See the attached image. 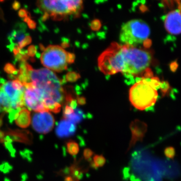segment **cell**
Here are the masks:
<instances>
[{"label":"cell","mask_w":181,"mask_h":181,"mask_svg":"<svg viewBox=\"0 0 181 181\" xmlns=\"http://www.w3.org/2000/svg\"><path fill=\"white\" fill-rule=\"evenodd\" d=\"M29 76L35 87L41 93L45 110L59 113L65 97L62 81L47 68L32 69L29 71Z\"/></svg>","instance_id":"obj_1"},{"label":"cell","mask_w":181,"mask_h":181,"mask_svg":"<svg viewBox=\"0 0 181 181\" xmlns=\"http://www.w3.org/2000/svg\"><path fill=\"white\" fill-rule=\"evenodd\" d=\"M123 68L122 73L128 78L138 79L153 77L152 71L149 68L153 60L152 54L145 48L122 45Z\"/></svg>","instance_id":"obj_2"},{"label":"cell","mask_w":181,"mask_h":181,"mask_svg":"<svg viewBox=\"0 0 181 181\" xmlns=\"http://www.w3.org/2000/svg\"><path fill=\"white\" fill-rule=\"evenodd\" d=\"M161 82L157 77L138 79L129 90V100L135 108L145 110L153 107L158 97Z\"/></svg>","instance_id":"obj_3"},{"label":"cell","mask_w":181,"mask_h":181,"mask_svg":"<svg viewBox=\"0 0 181 181\" xmlns=\"http://www.w3.org/2000/svg\"><path fill=\"white\" fill-rule=\"evenodd\" d=\"M37 5L54 20H61L70 16H77L83 8L82 1H39Z\"/></svg>","instance_id":"obj_4"},{"label":"cell","mask_w":181,"mask_h":181,"mask_svg":"<svg viewBox=\"0 0 181 181\" xmlns=\"http://www.w3.org/2000/svg\"><path fill=\"white\" fill-rule=\"evenodd\" d=\"M75 58L74 54L67 52L61 46L52 45L45 48L40 55L41 62L45 67L58 73L67 70Z\"/></svg>","instance_id":"obj_5"},{"label":"cell","mask_w":181,"mask_h":181,"mask_svg":"<svg viewBox=\"0 0 181 181\" xmlns=\"http://www.w3.org/2000/svg\"><path fill=\"white\" fill-rule=\"evenodd\" d=\"M150 33V28L145 22L131 20L122 26L120 40L124 45L137 47L149 39Z\"/></svg>","instance_id":"obj_6"},{"label":"cell","mask_w":181,"mask_h":181,"mask_svg":"<svg viewBox=\"0 0 181 181\" xmlns=\"http://www.w3.org/2000/svg\"><path fill=\"white\" fill-rule=\"evenodd\" d=\"M98 67L105 75L121 73L123 67L122 45L113 42L101 54L98 59Z\"/></svg>","instance_id":"obj_7"},{"label":"cell","mask_w":181,"mask_h":181,"mask_svg":"<svg viewBox=\"0 0 181 181\" xmlns=\"http://www.w3.org/2000/svg\"><path fill=\"white\" fill-rule=\"evenodd\" d=\"M25 90L24 94V104L30 110L36 112L47 111L43 105L42 94L35 87L33 82L23 84Z\"/></svg>","instance_id":"obj_8"},{"label":"cell","mask_w":181,"mask_h":181,"mask_svg":"<svg viewBox=\"0 0 181 181\" xmlns=\"http://www.w3.org/2000/svg\"><path fill=\"white\" fill-rule=\"evenodd\" d=\"M33 128L39 133L46 134L54 128V119L49 111L36 112L33 115Z\"/></svg>","instance_id":"obj_9"},{"label":"cell","mask_w":181,"mask_h":181,"mask_svg":"<svg viewBox=\"0 0 181 181\" xmlns=\"http://www.w3.org/2000/svg\"><path fill=\"white\" fill-rule=\"evenodd\" d=\"M65 101L67 104L64 109V119L75 124L81 122L85 118V115L81 109L77 108V101L68 96L66 97Z\"/></svg>","instance_id":"obj_10"},{"label":"cell","mask_w":181,"mask_h":181,"mask_svg":"<svg viewBox=\"0 0 181 181\" xmlns=\"http://www.w3.org/2000/svg\"><path fill=\"white\" fill-rule=\"evenodd\" d=\"M165 28L172 35L181 34V14L178 10L172 11L165 16Z\"/></svg>","instance_id":"obj_11"},{"label":"cell","mask_w":181,"mask_h":181,"mask_svg":"<svg viewBox=\"0 0 181 181\" xmlns=\"http://www.w3.org/2000/svg\"><path fill=\"white\" fill-rule=\"evenodd\" d=\"M28 35L26 31L25 25L24 24L21 23L17 25L16 28L12 31L8 36L10 44L8 48L10 51H12L15 46H18Z\"/></svg>","instance_id":"obj_12"},{"label":"cell","mask_w":181,"mask_h":181,"mask_svg":"<svg viewBox=\"0 0 181 181\" xmlns=\"http://www.w3.org/2000/svg\"><path fill=\"white\" fill-rule=\"evenodd\" d=\"M76 128V124L74 123L63 119L57 125L56 134L58 137L61 138L68 137L74 134Z\"/></svg>","instance_id":"obj_13"},{"label":"cell","mask_w":181,"mask_h":181,"mask_svg":"<svg viewBox=\"0 0 181 181\" xmlns=\"http://www.w3.org/2000/svg\"><path fill=\"white\" fill-rule=\"evenodd\" d=\"M9 136H7L3 141H18L22 143H29L31 141V137L29 136L30 133L25 130H11L7 132Z\"/></svg>","instance_id":"obj_14"},{"label":"cell","mask_w":181,"mask_h":181,"mask_svg":"<svg viewBox=\"0 0 181 181\" xmlns=\"http://www.w3.org/2000/svg\"><path fill=\"white\" fill-rule=\"evenodd\" d=\"M130 128L132 133L131 143H133L143 137L146 130V125L142 122L135 121L131 124Z\"/></svg>","instance_id":"obj_15"},{"label":"cell","mask_w":181,"mask_h":181,"mask_svg":"<svg viewBox=\"0 0 181 181\" xmlns=\"http://www.w3.org/2000/svg\"><path fill=\"white\" fill-rule=\"evenodd\" d=\"M31 114L29 110L25 108L21 109L15 118V122L20 127L25 128L31 123Z\"/></svg>","instance_id":"obj_16"},{"label":"cell","mask_w":181,"mask_h":181,"mask_svg":"<svg viewBox=\"0 0 181 181\" xmlns=\"http://www.w3.org/2000/svg\"><path fill=\"white\" fill-rule=\"evenodd\" d=\"M67 149L69 153L71 156H76L79 151V145L74 141H70L67 143Z\"/></svg>","instance_id":"obj_17"},{"label":"cell","mask_w":181,"mask_h":181,"mask_svg":"<svg viewBox=\"0 0 181 181\" xmlns=\"http://www.w3.org/2000/svg\"><path fill=\"white\" fill-rule=\"evenodd\" d=\"M106 160L103 156L96 155L93 157V166L94 168H98L103 166L105 163Z\"/></svg>","instance_id":"obj_18"},{"label":"cell","mask_w":181,"mask_h":181,"mask_svg":"<svg viewBox=\"0 0 181 181\" xmlns=\"http://www.w3.org/2000/svg\"><path fill=\"white\" fill-rule=\"evenodd\" d=\"M4 70L6 73L10 75H13L14 77V78H16V77L18 75V70H17L15 67L10 63L6 64L5 65Z\"/></svg>","instance_id":"obj_19"},{"label":"cell","mask_w":181,"mask_h":181,"mask_svg":"<svg viewBox=\"0 0 181 181\" xmlns=\"http://www.w3.org/2000/svg\"><path fill=\"white\" fill-rule=\"evenodd\" d=\"M165 156L169 159H174L176 155L175 149L172 146L166 147L164 151Z\"/></svg>","instance_id":"obj_20"},{"label":"cell","mask_w":181,"mask_h":181,"mask_svg":"<svg viewBox=\"0 0 181 181\" xmlns=\"http://www.w3.org/2000/svg\"><path fill=\"white\" fill-rule=\"evenodd\" d=\"M160 90L163 95H166L168 93L169 89H170V86L169 83L166 81H163L161 82V85L160 87Z\"/></svg>","instance_id":"obj_21"},{"label":"cell","mask_w":181,"mask_h":181,"mask_svg":"<svg viewBox=\"0 0 181 181\" xmlns=\"http://www.w3.org/2000/svg\"><path fill=\"white\" fill-rule=\"evenodd\" d=\"M12 86L14 89L17 90H22L25 89L24 86L23 85L22 83L17 79L12 81Z\"/></svg>","instance_id":"obj_22"},{"label":"cell","mask_w":181,"mask_h":181,"mask_svg":"<svg viewBox=\"0 0 181 181\" xmlns=\"http://www.w3.org/2000/svg\"><path fill=\"white\" fill-rule=\"evenodd\" d=\"M31 42H32V38H31V36L28 35L26 36L25 38L23 39L22 41L18 45V46L20 49H22L25 46H27V45L29 44L30 43H31Z\"/></svg>","instance_id":"obj_23"},{"label":"cell","mask_w":181,"mask_h":181,"mask_svg":"<svg viewBox=\"0 0 181 181\" xmlns=\"http://www.w3.org/2000/svg\"><path fill=\"white\" fill-rule=\"evenodd\" d=\"M24 22L27 23L28 26V27L31 29H35L36 27V23L30 19V16L27 17L26 18H24Z\"/></svg>","instance_id":"obj_24"},{"label":"cell","mask_w":181,"mask_h":181,"mask_svg":"<svg viewBox=\"0 0 181 181\" xmlns=\"http://www.w3.org/2000/svg\"><path fill=\"white\" fill-rule=\"evenodd\" d=\"M37 54V47L34 45L29 46L27 51V54L29 57H34Z\"/></svg>","instance_id":"obj_25"},{"label":"cell","mask_w":181,"mask_h":181,"mask_svg":"<svg viewBox=\"0 0 181 181\" xmlns=\"http://www.w3.org/2000/svg\"><path fill=\"white\" fill-rule=\"evenodd\" d=\"M93 153L90 149H86L84 152V156L86 160H89L92 157Z\"/></svg>","instance_id":"obj_26"},{"label":"cell","mask_w":181,"mask_h":181,"mask_svg":"<svg viewBox=\"0 0 181 181\" xmlns=\"http://www.w3.org/2000/svg\"><path fill=\"white\" fill-rule=\"evenodd\" d=\"M28 12H27L25 9H20L18 12V15L21 18H25L27 17H28Z\"/></svg>","instance_id":"obj_27"},{"label":"cell","mask_w":181,"mask_h":181,"mask_svg":"<svg viewBox=\"0 0 181 181\" xmlns=\"http://www.w3.org/2000/svg\"><path fill=\"white\" fill-rule=\"evenodd\" d=\"M178 64L176 61L171 62L170 65H169L170 70L173 72H175L178 69Z\"/></svg>","instance_id":"obj_28"},{"label":"cell","mask_w":181,"mask_h":181,"mask_svg":"<svg viewBox=\"0 0 181 181\" xmlns=\"http://www.w3.org/2000/svg\"><path fill=\"white\" fill-rule=\"evenodd\" d=\"M163 3H164V5L165 6H166L168 8H169V9H171V8H172L174 7V6H175V3L176 1H163Z\"/></svg>","instance_id":"obj_29"},{"label":"cell","mask_w":181,"mask_h":181,"mask_svg":"<svg viewBox=\"0 0 181 181\" xmlns=\"http://www.w3.org/2000/svg\"><path fill=\"white\" fill-rule=\"evenodd\" d=\"M20 3L17 1L14 2V3L12 4V7L15 10H17L20 8Z\"/></svg>","instance_id":"obj_30"},{"label":"cell","mask_w":181,"mask_h":181,"mask_svg":"<svg viewBox=\"0 0 181 181\" xmlns=\"http://www.w3.org/2000/svg\"><path fill=\"white\" fill-rule=\"evenodd\" d=\"M178 11L181 14V2L178 5Z\"/></svg>","instance_id":"obj_31"},{"label":"cell","mask_w":181,"mask_h":181,"mask_svg":"<svg viewBox=\"0 0 181 181\" xmlns=\"http://www.w3.org/2000/svg\"><path fill=\"white\" fill-rule=\"evenodd\" d=\"M1 105V104H0ZM1 105H0V111H1Z\"/></svg>","instance_id":"obj_32"},{"label":"cell","mask_w":181,"mask_h":181,"mask_svg":"<svg viewBox=\"0 0 181 181\" xmlns=\"http://www.w3.org/2000/svg\"><path fill=\"white\" fill-rule=\"evenodd\" d=\"M0 89H1V86H0Z\"/></svg>","instance_id":"obj_33"}]
</instances>
